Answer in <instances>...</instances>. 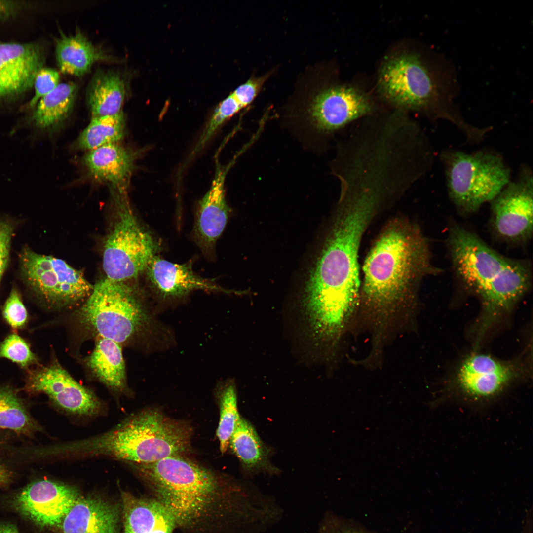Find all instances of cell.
<instances>
[{"instance_id":"obj_4","label":"cell","mask_w":533,"mask_h":533,"mask_svg":"<svg viewBox=\"0 0 533 533\" xmlns=\"http://www.w3.org/2000/svg\"><path fill=\"white\" fill-rule=\"evenodd\" d=\"M380 97L399 109L425 114L452 122L471 139L478 128L466 122L454 102L457 82L454 68L441 55L402 50L387 56L378 71Z\"/></svg>"},{"instance_id":"obj_2","label":"cell","mask_w":533,"mask_h":533,"mask_svg":"<svg viewBox=\"0 0 533 533\" xmlns=\"http://www.w3.org/2000/svg\"><path fill=\"white\" fill-rule=\"evenodd\" d=\"M363 272L359 301L383 326L393 314L414 302L421 281L440 269L432 263L428 241L419 226L395 217L372 245Z\"/></svg>"},{"instance_id":"obj_8","label":"cell","mask_w":533,"mask_h":533,"mask_svg":"<svg viewBox=\"0 0 533 533\" xmlns=\"http://www.w3.org/2000/svg\"><path fill=\"white\" fill-rule=\"evenodd\" d=\"M112 190L118 218L104 244L103 267L107 278L126 281L146 270L158 247L132 212L125 188Z\"/></svg>"},{"instance_id":"obj_5","label":"cell","mask_w":533,"mask_h":533,"mask_svg":"<svg viewBox=\"0 0 533 533\" xmlns=\"http://www.w3.org/2000/svg\"><path fill=\"white\" fill-rule=\"evenodd\" d=\"M77 312L86 329L120 344L137 343L152 352L165 351L176 343L172 328L126 283L106 278L93 286Z\"/></svg>"},{"instance_id":"obj_22","label":"cell","mask_w":533,"mask_h":533,"mask_svg":"<svg viewBox=\"0 0 533 533\" xmlns=\"http://www.w3.org/2000/svg\"><path fill=\"white\" fill-rule=\"evenodd\" d=\"M128 86L122 73L99 70L87 88L86 99L92 117L114 115L122 111Z\"/></svg>"},{"instance_id":"obj_31","label":"cell","mask_w":533,"mask_h":533,"mask_svg":"<svg viewBox=\"0 0 533 533\" xmlns=\"http://www.w3.org/2000/svg\"><path fill=\"white\" fill-rule=\"evenodd\" d=\"M2 316L14 330L24 328L28 321V313L18 290L13 287L2 308Z\"/></svg>"},{"instance_id":"obj_37","label":"cell","mask_w":533,"mask_h":533,"mask_svg":"<svg viewBox=\"0 0 533 533\" xmlns=\"http://www.w3.org/2000/svg\"><path fill=\"white\" fill-rule=\"evenodd\" d=\"M0 533H19L16 526L11 523H0Z\"/></svg>"},{"instance_id":"obj_16","label":"cell","mask_w":533,"mask_h":533,"mask_svg":"<svg viewBox=\"0 0 533 533\" xmlns=\"http://www.w3.org/2000/svg\"><path fill=\"white\" fill-rule=\"evenodd\" d=\"M161 306L159 310L174 305L195 290L229 293L197 275L190 264H179L154 256L145 270Z\"/></svg>"},{"instance_id":"obj_20","label":"cell","mask_w":533,"mask_h":533,"mask_svg":"<svg viewBox=\"0 0 533 533\" xmlns=\"http://www.w3.org/2000/svg\"><path fill=\"white\" fill-rule=\"evenodd\" d=\"M55 56L62 73L76 76L86 74L96 62L117 60L93 43L79 29L71 34L60 32L55 39Z\"/></svg>"},{"instance_id":"obj_15","label":"cell","mask_w":533,"mask_h":533,"mask_svg":"<svg viewBox=\"0 0 533 533\" xmlns=\"http://www.w3.org/2000/svg\"><path fill=\"white\" fill-rule=\"evenodd\" d=\"M45 55L38 43L0 42V101L12 100L33 87Z\"/></svg>"},{"instance_id":"obj_36","label":"cell","mask_w":533,"mask_h":533,"mask_svg":"<svg viewBox=\"0 0 533 533\" xmlns=\"http://www.w3.org/2000/svg\"><path fill=\"white\" fill-rule=\"evenodd\" d=\"M14 478L13 473L5 465L0 463V487L10 484Z\"/></svg>"},{"instance_id":"obj_35","label":"cell","mask_w":533,"mask_h":533,"mask_svg":"<svg viewBox=\"0 0 533 533\" xmlns=\"http://www.w3.org/2000/svg\"><path fill=\"white\" fill-rule=\"evenodd\" d=\"M19 8L16 1L0 0V20L12 16Z\"/></svg>"},{"instance_id":"obj_27","label":"cell","mask_w":533,"mask_h":533,"mask_svg":"<svg viewBox=\"0 0 533 533\" xmlns=\"http://www.w3.org/2000/svg\"><path fill=\"white\" fill-rule=\"evenodd\" d=\"M125 132L123 111L110 115L92 117L88 126L79 136V148L92 150L103 145L117 143Z\"/></svg>"},{"instance_id":"obj_9","label":"cell","mask_w":533,"mask_h":533,"mask_svg":"<svg viewBox=\"0 0 533 533\" xmlns=\"http://www.w3.org/2000/svg\"><path fill=\"white\" fill-rule=\"evenodd\" d=\"M527 357L502 360L475 352L464 358L450 376L446 388L451 393L471 402L498 397L529 375Z\"/></svg>"},{"instance_id":"obj_23","label":"cell","mask_w":533,"mask_h":533,"mask_svg":"<svg viewBox=\"0 0 533 533\" xmlns=\"http://www.w3.org/2000/svg\"><path fill=\"white\" fill-rule=\"evenodd\" d=\"M229 445L250 474L265 473L273 475L279 471L270 460L269 448L246 419L240 418Z\"/></svg>"},{"instance_id":"obj_3","label":"cell","mask_w":533,"mask_h":533,"mask_svg":"<svg viewBox=\"0 0 533 533\" xmlns=\"http://www.w3.org/2000/svg\"><path fill=\"white\" fill-rule=\"evenodd\" d=\"M447 244L457 278L481 304L473 332L477 345L528 292L530 266L527 261L503 256L457 224L449 228Z\"/></svg>"},{"instance_id":"obj_7","label":"cell","mask_w":533,"mask_h":533,"mask_svg":"<svg viewBox=\"0 0 533 533\" xmlns=\"http://www.w3.org/2000/svg\"><path fill=\"white\" fill-rule=\"evenodd\" d=\"M441 159L450 199L463 213L474 212L491 202L510 181L509 167L492 151L468 153L447 150Z\"/></svg>"},{"instance_id":"obj_38","label":"cell","mask_w":533,"mask_h":533,"mask_svg":"<svg viewBox=\"0 0 533 533\" xmlns=\"http://www.w3.org/2000/svg\"><path fill=\"white\" fill-rule=\"evenodd\" d=\"M532 523H531L530 524V523H529V525H528V526L526 525L525 526V530H524V533H532Z\"/></svg>"},{"instance_id":"obj_18","label":"cell","mask_w":533,"mask_h":533,"mask_svg":"<svg viewBox=\"0 0 533 533\" xmlns=\"http://www.w3.org/2000/svg\"><path fill=\"white\" fill-rule=\"evenodd\" d=\"M117 507L96 497H80L63 518L61 533H117Z\"/></svg>"},{"instance_id":"obj_34","label":"cell","mask_w":533,"mask_h":533,"mask_svg":"<svg viewBox=\"0 0 533 533\" xmlns=\"http://www.w3.org/2000/svg\"><path fill=\"white\" fill-rule=\"evenodd\" d=\"M14 225L8 220H0V282L9 260L11 240Z\"/></svg>"},{"instance_id":"obj_13","label":"cell","mask_w":533,"mask_h":533,"mask_svg":"<svg viewBox=\"0 0 533 533\" xmlns=\"http://www.w3.org/2000/svg\"><path fill=\"white\" fill-rule=\"evenodd\" d=\"M23 389L43 393L58 406L72 414L91 416L99 412L101 404L89 389L76 381L59 363L29 369Z\"/></svg>"},{"instance_id":"obj_19","label":"cell","mask_w":533,"mask_h":533,"mask_svg":"<svg viewBox=\"0 0 533 533\" xmlns=\"http://www.w3.org/2000/svg\"><path fill=\"white\" fill-rule=\"evenodd\" d=\"M124 533H173L177 525L170 511L156 498L122 492Z\"/></svg>"},{"instance_id":"obj_6","label":"cell","mask_w":533,"mask_h":533,"mask_svg":"<svg viewBox=\"0 0 533 533\" xmlns=\"http://www.w3.org/2000/svg\"><path fill=\"white\" fill-rule=\"evenodd\" d=\"M133 464L150 482L156 499L170 511L177 525L197 527L222 507L221 489L215 476L180 455Z\"/></svg>"},{"instance_id":"obj_1","label":"cell","mask_w":533,"mask_h":533,"mask_svg":"<svg viewBox=\"0 0 533 533\" xmlns=\"http://www.w3.org/2000/svg\"><path fill=\"white\" fill-rule=\"evenodd\" d=\"M324 247L305 285L304 313L325 324L349 319L359 302L358 252L362 237L383 210L369 199L340 195Z\"/></svg>"},{"instance_id":"obj_10","label":"cell","mask_w":533,"mask_h":533,"mask_svg":"<svg viewBox=\"0 0 533 533\" xmlns=\"http://www.w3.org/2000/svg\"><path fill=\"white\" fill-rule=\"evenodd\" d=\"M20 270L32 294L51 308L68 307L86 300L92 286L64 260L38 254L27 246L19 255Z\"/></svg>"},{"instance_id":"obj_26","label":"cell","mask_w":533,"mask_h":533,"mask_svg":"<svg viewBox=\"0 0 533 533\" xmlns=\"http://www.w3.org/2000/svg\"><path fill=\"white\" fill-rule=\"evenodd\" d=\"M32 418L16 390L10 387H0V429L32 436L40 430Z\"/></svg>"},{"instance_id":"obj_17","label":"cell","mask_w":533,"mask_h":533,"mask_svg":"<svg viewBox=\"0 0 533 533\" xmlns=\"http://www.w3.org/2000/svg\"><path fill=\"white\" fill-rule=\"evenodd\" d=\"M237 156L226 166H222L216 158L211 187L199 202L194 234L197 244L206 253L213 251L227 223L230 209L226 200L225 181Z\"/></svg>"},{"instance_id":"obj_32","label":"cell","mask_w":533,"mask_h":533,"mask_svg":"<svg viewBox=\"0 0 533 533\" xmlns=\"http://www.w3.org/2000/svg\"><path fill=\"white\" fill-rule=\"evenodd\" d=\"M60 75L57 71L43 67L37 75L33 85L34 94L24 107L26 109L35 108L38 101L53 90L60 83Z\"/></svg>"},{"instance_id":"obj_24","label":"cell","mask_w":533,"mask_h":533,"mask_svg":"<svg viewBox=\"0 0 533 533\" xmlns=\"http://www.w3.org/2000/svg\"><path fill=\"white\" fill-rule=\"evenodd\" d=\"M86 364L95 377L112 390L121 391L126 388L125 365L121 345L117 342L97 336Z\"/></svg>"},{"instance_id":"obj_11","label":"cell","mask_w":533,"mask_h":533,"mask_svg":"<svg viewBox=\"0 0 533 533\" xmlns=\"http://www.w3.org/2000/svg\"><path fill=\"white\" fill-rule=\"evenodd\" d=\"M491 223L495 234L511 243L528 241L533 227V181L532 170L524 166L491 201Z\"/></svg>"},{"instance_id":"obj_21","label":"cell","mask_w":533,"mask_h":533,"mask_svg":"<svg viewBox=\"0 0 533 533\" xmlns=\"http://www.w3.org/2000/svg\"><path fill=\"white\" fill-rule=\"evenodd\" d=\"M138 154L117 143H111L89 151L84 162L96 179L109 182L112 187L126 188Z\"/></svg>"},{"instance_id":"obj_25","label":"cell","mask_w":533,"mask_h":533,"mask_svg":"<svg viewBox=\"0 0 533 533\" xmlns=\"http://www.w3.org/2000/svg\"><path fill=\"white\" fill-rule=\"evenodd\" d=\"M77 92V85L62 82L42 98L30 117L34 126L39 129L51 128L65 119L71 112Z\"/></svg>"},{"instance_id":"obj_14","label":"cell","mask_w":533,"mask_h":533,"mask_svg":"<svg viewBox=\"0 0 533 533\" xmlns=\"http://www.w3.org/2000/svg\"><path fill=\"white\" fill-rule=\"evenodd\" d=\"M75 488L47 479L30 483L15 493L10 502L23 517L42 527L59 526L79 497Z\"/></svg>"},{"instance_id":"obj_29","label":"cell","mask_w":533,"mask_h":533,"mask_svg":"<svg viewBox=\"0 0 533 533\" xmlns=\"http://www.w3.org/2000/svg\"><path fill=\"white\" fill-rule=\"evenodd\" d=\"M243 107L239 101L231 93L222 101L215 109L209 121L200 135L194 148L187 159L189 162L206 145L221 125Z\"/></svg>"},{"instance_id":"obj_28","label":"cell","mask_w":533,"mask_h":533,"mask_svg":"<svg viewBox=\"0 0 533 533\" xmlns=\"http://www.w3.org/2000/svg\"><path fill=\"white\" fill-rule=\"evenodd\" d=\"M220 417L217 436L222 453L227 450L230 438L241 418L237 408L236 384L232 379L225 381L219 389Z\"/></svg>"},{"instance_id":"obj_12","label":"cell","mask_w":533,"mask_h":533,"mask_svg":"<svg viewBox=\"0 0 533 533\" xmlns=\"http://www.w3.org/2000/svg\"><path fill=\"white\" fill-rule=\"evenodd\" d=\"M374 109L370 95L350 84H336L318 91L309 100L306 118L319 133H331L369 114Z\"/></svg>"},{"instance_id":"obj_33","label":"cell","mask_w":533,"mask_h":533,"mask_svg":"<svg viewBox=\"0 0 533 533\" xmlns=\"http://www.w3.org/2000/svg\"><path fill=\"white\" fill-rule=\"evenodd\" d=\"M319 533H372L359 524L333 513L325 515Z\"/></svg>"},{"instance_id":"obj_30","label":"cell","mask_w":533,"mask_h":533,"mask_svg":"<svg viewBox=\"0 0 533 533\" xmlns=\"http://www.w3.org/2000/svg\"><path fill=\"white\" fill-rule=\"evenodd\" d=\"M0 358L8 359L27 370L38 363L29 343L16 333L8 335L0 342Z\"/></svg>"}]
</instances>
